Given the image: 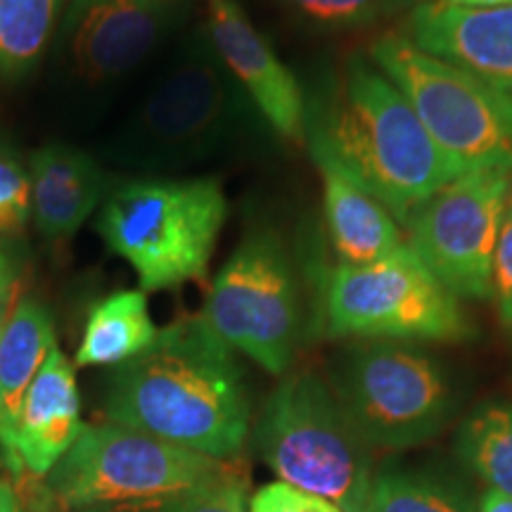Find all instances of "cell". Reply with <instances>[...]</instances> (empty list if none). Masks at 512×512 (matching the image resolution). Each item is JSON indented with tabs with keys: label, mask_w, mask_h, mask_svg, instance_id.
Returning <instances> with one entry per match:
<instances>
[{
	"label": "cell",
	"mask_w": 512,
	"mask_h": 512,
	"mask_svg": "<svg viewBox=\"0 0 512 512\" xmlns=\"http://www.w3.org/2000/svg\"><path fill=\"white\" fill-rule=\"evenodd\" d=\"M110 422L204 456L233 460L249 432V399L235 351L202 316L159 330L152 347L114 368Z\"/></svg>",
	"instance_id": "obj_1"
},
{
	"label": "cell",
	"mask_w": 512,
	"mask_h": 512,
	"mask_svg": "<svg viewBox=\"0 0 512 512\" xmlns=\"http://www.w3.org/2000/svg\"><path fill=\"white\" fill-rule=\"evenodd\" d=\"M306 147L335 162L403 223L465 174L368 55L349 57L337 81L306 98Z\"/></svg>",
	"instance_id": "obj_2"
},
{
	"label": "cell",
	"mask_w": 512,
	"mask_h": 512,
	"mask_svg": "<svg viewBox=\"0 0 512 512\" xmlns=\"http://www.w3.org/2000/svg\"><path fill=\"white\" fill-rule=\"evenodd\" d=\"M266 126L207 31H200L159 72L105 155L119 169L159 178L252 145Z\"/></svg>",
	"instance_id": "obj_3"
},
{
	"label": "cell",
	"mask_w": 512,
	"mask_h": 512,
	"mask_svg": "<svg viewBox=\"0 0 512 512\" xmlns=\"http://www.w3.org/2000/svg\"><path fill=\"white\" fill-rule=\"evenodd\" d=\"M228 200L216 178H131L112 185L95 230L138 275L140 290H176L207 273Z\"/></svg>",
	"instance_id": "obj_4"
},
{
	"label": "cell",
	"mask_w": 512,
	"mask_h": 512,
	"mask_svg": "<svg viewBox=\"0 0 512 512\" xmlns=\"http://www.w3.org/2000/svg\"><path fill=\"white\" fill-rule=\"evenodd\" d=\"M254 444L280 482L342 512L368 510L377 475L373 448L358 437L318 375H290L273 389L254 427Z\"/></svg>",
	"instance_id": "obj_5"
},
{
	"label": "cell",
	"mask_w": 512,
	"mask_h": 512,
	"mask_svg": "<svg viewBox=\"0 0 512 512\" xmlns=\"http://www.w3.org/2000/svg\"><path fill=\"white\" fill-rule=\"evenodd\" d=\"M328 384L358 437L382 451L425 444L456 408L444 366L413 342L358 339L335 356Z\"/></svg>",
	"instance_id": "obj_6"
},
{
	"label": "cell",
	"mask_w": 512,
	"mask_h": 512,
	"mask_svg": "<svg viewBox=\"0 0 512 512\" xmlns=\"http://www.w3.org/2000/svg\"><path fill=\"white\" fill-rule=\"evenodd\" d=\"M368 57L406 95L422 126L463 171L512 174V95L420 50L403 34L370 43Z\"/></svg>",
	"instance_id": "obj_7"
},
{
	"label": "cell",
	"mask_w": 512,
	"mask_h": 512,
	"mask_svg": "<svg viewBox=\"0 0 512 512\" xmlns=\"http://www.w3.org/2000/svg\"><path fill=\"white\" fill-rule=\"evenodd\" d=\"M330 337L392 342H465L472 323L453 294L408 242L373 264L332 268L323 287Z\"/></svg>",
	"instance_id": "obj_8"
},
{
	"label": "cell",
	"mask_w": 512,
	"mask_h": 512,
	"mask_svg": "<svg viewBox=\"0 0 512 512\" xmlns=\"http://www.w3.org/2000/svg\"><path fill=\"white\" fill-rule=\"evenodd\" d=\"M200 316L233 351L285 375L302 342V299L292 259L273 228L249 230L211 283Z\"/></svg>",
	"instance_id": "obj_9"
},
{
	"label": "cell",
	"mask_w": 512,
	"mask_h": 512,
	"mask_svg": "<svg viewBox=\"0 0 512 512\" xmlns=\"http://www.w3.org/2000/svg\"><path fill=\"white\" fill-rule=\"evenodd\" d=\"M219 460L114 425H83L79 439L46 475V494L64 508L91 510L178 494L226 470Z\"/></svg>",
	"instance_id": "obj_10"
},
{
	"label": "cell",
	"mask_w": 512,
	"mask_h": 512,
	"mask_svg": "<svg viewBox=\"0 0 512 512\" xmlns=\"http://www.w3.org/2000/svg\"><path fill=\"white\" fill-rule=\"evenodd\" d=\"M512 197V174L472 169L408 216V247L458 299L494 294V254Z\"/></svg>",
	"instance_id": "obj_11"
},
{
	"label": "cell",
	"mask_w": 512,
	"mask_h": 512,
	"mask_svg": "<svg viewBox=\"0 0 512 512\" xmlns=\"http://www.w3.org/2000/svg\"><path fill=\"white\" fill-rule=\"evenodd\" d=\"M176 22L166 0H69L53 50L64 74L86 91L131 76Z\"/></svg>",
	"instance_id": "obj_12"
},
{
	"label": "cell",
	"mask_w": 512,
	"mask_h": 512,
	"mask_svg": "<svg viewBox=\"0 0 512 512\" xmlns=\"http://www.w3.org/2000/svg\"><path fill=\"white\" fill-rule=\"evenodd\" d=\"M207 34L271 131L306 145V95L238 0H209Z\"/></svg>",
	"instance_id": "obj_13"
},
{
	"label": "cell",
	"mask_w": 512,
	"mask_h": 512,
	"mask_svg": "<svg viewBox=\"0 0 512 512\" xmlns=\"http://www.w3.org/2000/svg\"><path fill=\"white\" fill-rule=\"evenodd\" d=\"M403 36L425 53L512 95V5L451 8L425 0L411 10Z\"/></svg>",
	"instance_id": "obj_14"
},
{
	"label": "cell",
	"mask_w": 512,
	"mask_h": 512,
	"mask_svg": "<svg viewBox=\"0 0 512 512\" xmlns=\"http://www.w3.org/2000/svg\"><path fill=\"white\" fill-rule=\"evenodd\" d=\"M83 430L76 375L62 349H50L24 396L15 430V472L46 479Z\"/></svg>",
	"instance_id": "obj_15"
},
{
	"label": "cell",
	"mask_w": 512,
	"mask_h": 512,
	"mask_svg": "<svg viewBox=\"0 0 512 512\" xmlns=\"http://www.w3.org/2000/svg\"><path fill=\"white\" fill-rule=\"evenodd\" d=\"M31 221L48 242H64L102 207L112 181L88 152L48 143L31 155Z\"/></svg>",
	"instance_id": "obj_16"
},
{
	"label": "cell",
	"mask_w": 512,
	"mask_h": 512,
	"mask_svg": "<svg viewBox=\"0 0 512 512\" xmlns=\"http://www.w3.org/2000/svg\"><path fill=\"white\" fill-rule=\"evenodd\" d=\"M323 178L325 226L339 264L361 266L394 254L406 242L384 204L330 159L311 155Z\"/></svg>",
	"instance_id": "obj_17"
},
{
	"label": "cell",
	"mask_w": 512,
	"mask_h": 512,
	"mask_svg": "<svg viewBox=\"0 0 512 512\" xmlns=\"http://www.w3.org/2000/svg\"><path fill=\"white\" fill-rule=\"evenodd\" d=\"M57 344L50 311L34 297L12 306L0 328V456L15 472V430L24 396Z\"/></svg>",
	"instance_id": "obj_18"
},
{
	"label": "cell",
	"mask_w": 512,
	"mask_h": 512,
	"mask_svg": "<svg viewBox=\"0 0 512 512\" xmlns=\"http://www.w3.org/2000/svg\"><path fill=\"white\" fill-rule=\"evenodd\" d=\"M157 335L143 290L112 292L88 313L76 363L81 368L121 366L152 347Z\"/></svg>",
	"instance_id": "obj_19"
},
{
	"label": "cell",
	"mask_w": 512,
	"mask_h": 512,
	"mask_svg": "<svg viewBox=\"0 0 512 512\" xmlns=\"http://www.w3.org/2000/svg\"><path fill=\"white\" fill-rule=\"evenodd\" d=\"M69 0H0V81L34 74Z\"/></svg>",
	"instance_id": "obj_20"
},
{
	"label": "cell",
	"mask_w": 512,
	"mask_h": 512,
	"mask_svg": "<svg viewBox=\"0 0 512 512\" xmlns=\"http://www.w3.org/2000/svg\"><path fill=\"white\" fill-rule=\"evenodd\" d=\"M458 456L489 489L512 496V403L491 401L467 415Z\"/></svg>",
	"instance_id": "obj_21"
},
{
	"label": "cell",
	"mask_w": 512,
	"mask_h": 512,
	"mask_svg": "<svg viewBox=\"0 0 512 512\" xmlns=\"http://www.w3.org/2000/svg\"><path fill=\"white\" fill-rule=\"evenodd\" d=\"M81 512H249L247 477L238 465L230 463L216 477L178 494Z\"/></svg>",
	"instance_id": "obj_22"
},
{
	"label": "cell",
	"mask_w": 512,
	"mask_h": 512,
	"mask_svg": "<svg viewBox=\"0 0 512 512\" xmlns=\"http://www.w3.org/2000/svg\"><path fill=\"white\" fill-rule=\"evenodd\" d=\"M366 512H472L460 491L415 472H377Z\"/></svg>",
	"instance_id": "obj_23"
},
{
	"label": "cell",
	"mask_w": 512,
	"mask_h": 512,
	"mask_svg": "<svg viewBox=\"0 0 512 512\" xmlns=\"http://www.w3.org/2000/svg\"><path fill=\"white\" fill-rule=\"evenodd\" d=\"M294 12L330 29H356L415 8V0H285Z\"/></svg>",
	"instance_id": "obj_24"
},
{
	"label": "cell",
	"mask_w": 512,
	"mask_h": 512,
	"mask_svg": "<svg viewBox=\"0 0 512 512\" xmlns=\"http://www.w3.org/2000/svg\"><path fill=\"white\" fill-rule=\"evenodd\" d=\"M31 221V176L0 152V238H17Z\"/></svg>",
	"instance_id": "obj_25"
},
{
	"label": "cell",
	"mask_w": 512,
	"mask_h": 512,
	"mask_svg": "<svg viewBox=\"0 0 512 512\" xmlns=\"http://www.w3.org/2000/svg\"><path fill=\"white\" fill-rule=\"evenodd\" d=\"M249 512H342L325 498L306 494L302 489L285 482H273L261 486L252 501Z\"/></svg>",
	"instance_id": "obj_26"
},
{
	"label": "cell",
	"mask_w": 512,
	"mask_h": 512,
	"mask_svg": "<svg viewBox=\"0 0 512 512\" xmlns=\"http://www.w3.org/2000/svg\"><path fill=\"white\" fill-rule=\"evenodd\" d=\"M494 302L503 328L512 337V197L505 209L494 254Z\"/></svg>",
	"instance_id": "obj_27"
},
{
	"label": "cell",
	"mask_w": 512,
	"mask_h": 512,
	"mask_svg": "<svg viewBox=\"0 0 512 512\" xmlns=\"http://www.w3.org/2000/svg\"><path fill=\"white\" fill-rule=\"evenodd\" d=\"M24 249L17 238H0V309H8L12 290L24 268Z\"/></svg>",
	"instance_id": "obj_28"
},
{
	"label": "cell",
	"mask_w": 512,
	"mask_h": 512,
	"mask_svg": "<svg viewBox=\"0 0 512 512\" xmlns=\"http://www.w3.org/2000/svg\"><path fill=\"white\" fill-rule=\"evenodd\" d=\"M477 512H512V496H505L501 491L486 489L479 498Z\"/></svg>",
	"instance_id": "obj_29"
},
{
	"label": "cell",
	"mask_w": 512,
	"mask_h": 512,
	"mask_svg": "<svg viewBox=\"0 0 512 512\" xmlns=\"http://www.w3.org/2000/svg\"><path fill=\"white\" fill-rule=\"evenodd\" d=\"M439 3L451 8H503L512 5V0H439Z\"/></svg>",
	"instance_id": "obj_30"
},
{
	"label": "cell",
	"mask_w": 512,
	"mask_h": 512,
	"mask_svg": "<svg viewBox=\"0 0 512 512\" xmlns=\"http://www.w3.org/2000/svg\"><path fill=\"white\" fill-rule=\"evenodd\" d=\"M0 512H24L19 508L15 491H12L5 482H0Z\"/></svg>",
	"instance_id": "obj_31"
},
{
	"label": "cell",
	"mask_w": 512,
	"mask_h": 512,
	"mask_svg": "<svg viewBox=\"0 0 512 512\" xmlns=\"http://www.w3.org/2000/svg\"><path fill=\"white\" fill-rule=\"evenodd\" d=\"M8 311H10V306L8 309H0V328H3V320H5V316H8Z\"/></svg>",
	"instance_id": "obj_32"
}]
</instances>
